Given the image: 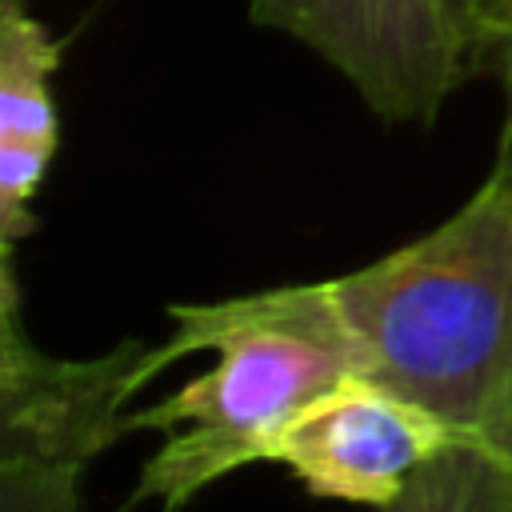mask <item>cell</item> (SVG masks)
Here are the masks:
<instances>
[{
  "instance_id": "6da1fadb",
  "label": "cell",
  "mask_w": 512,
  "mask_h": 512,
  "mask_svg": "<svg viewBox=\"0 0 512 512\" xmlns=\"http://www.w3.org/2000/svg\"><path fill=\"white\" fill-rule=\"evenodd\" d=\"M172 320V336L144 356V384L188 352H212L216 364L168 400L124 416V432H164L140 468L132 504L160 500L164 512H176L220 476L272 460L280 432L312 400L364 376V356L328 280L172 304Z\"/></svg>"
},
{
  "instance_id": "277c9868",
  "label": "cell",
  "mask_w": 512,
  "mask_h": 512,
  "mask_svg": "<svg viewBox=\"0 0 512 512\" xmlns=\"http://www.w3.org/2000/svg\"><path fill=\"white\" fill-rule=\"evenodd\" d=\"M140 340H120L96 360L44 356L0 296V464L72 460L88 464L124 436V404L144 388Z\"/></svg>"
},
{
  "instance_id": "3957f363",
  "label": "cell",
  "mask_w": 512,
  "mask_h": 512,
  "mask_svg": "<svg viewBox=\"0 0 512 512\" xmlns=\"http://www.w3.org/2000/svg\"><path fill=\"white\" fill-rule=\"evenodd\" d=\"M252 20L324 56L388 124H432L476 76L464 0H252Z\"/></svg>"
},
{
  "instance_id": "8992f818",
  "label": "cell",
  "mask_w": 512,
  "mask_h": 512,
  "mask_svg": "<svg viewBox=\"0 0 512 512\" xmlns=\"http://www.w3.org/2000/svg\"><path fill=\"white\" fill-rule=\"evenodd\" d=\"M56 64V40L36 16L24 12V0H8L0 12V296L12 304V256L16 244L36 228L28 204L40 192L60 144L52 100Z\"/></svg>"
},
{
  "instance_id": "30bf717a",
  "label": "cell",
  "mask_w": 512,
  "mask_h": 512,
  "mask_svg": "<svg viewBox=\"0 0 512 512\" xmlns=\"http://www.w3.org/2000/svg\"><path fill=\"white\" fill-rule=\"evenodd\" d=\"M496 448H504V452H508V456H512V432H508V436H504V440H500V444H496Z\"/></svg>"
},
{
  "instance_id": "5b68a950",
  "label": "cell",
  "mask_w": 512,
  "mask_h": 512,
  "mask_svg": "<svg viewBox=\"0 0 512 512\" xmlns=\"http://www.w3.org/2000/svg\"><path fill=\"white\" fill-rule=\"evenodd\" d=\"M452 440L420 404L368 376H352L280 432L272 464H284L312 496L384 508Z\"/></svg>"
},
{
  "instance_id": "52a82bcc",
  "label": "cell",
  "mask_w": 512,
  "mask_h": 512,
  "mask_svg": "<svg viewBox=\"0 0 512 512\" xmlns=\"http://www.w3.org/2000/svg\"><path fill=\"white\" fill-rule=\"evenodd\" d=\"M380 512H512V456L484 440H452Z\"/></svg>"
},
{
  "instance_id": "ba28073f",
  "label": "cell",
  "mask_w": 512,
  "mask_h": 512,
  "mask_svg": "<svg viewBox=\"0 0 512 512\" xmlns=\"http://www.w3.org/2000/svg\"><path fill=\"white\" fill-rule=\"evenodd\" d=\"M468 40H472V68L496 72L504 88V124L492 176L512 184V0H464Z\"/></svg>"
},
{
  "instance_id": "9c48e42d",
  "label": "cell",
  "mask_w": 512,
  "mask_h": 512,
  "mask_svg": "<svg viewBox=\"0 0 512 512\" xmlns=\"http://www.w3.org/2000/svg\"><path fill=\"white\" fill-rule=\"evenodd\" d=\"M80 468L72 460L0 464V512H84Z\"/></svg>"
},
{
  "instance_id": "7a4b0ae2",
  "label": "cell",
  "mask_w": 512,
  "mask_h": 512,
  "mask_svg": "<svg viewBox=\"0 0 512 512\" xmlns=\"http://www.w3.org/2000/svg\"><path fill=\"white\" fill-rule=\"evenodd\" d=\"M328 284L368 380L456 440L512 432V184L488 176L440 228Z\"/></svg>"
}]
</instances>
